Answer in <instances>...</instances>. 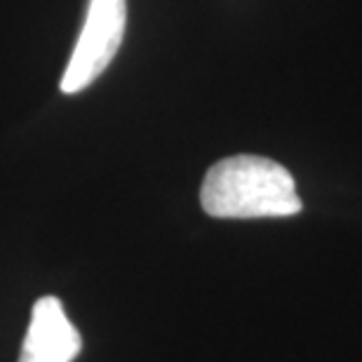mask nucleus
Here are the masks:
<instances>
[{
	"mask_svg": "<svg viewBox=\"0 0 362 362\" xmlns=\"http://www.w3.org/2000/svg\"><path fill=\"white\" fill-rule=\"evenodd\" d=\"M127 26V0H90L83 31L62 78L64 94L90 88L118 54Z\"/></svg>",
	"mask_w": 362,
	"mask_h": 362,
	"instance_id": "f03ea898",
	"label": "nucleus"
},
{
	"mask_svg": "<svg viewBox=\"0 0 362 362\" xmlns=\"http://www.w3.org/2000/svg\"><path fill=\"white\" fill-rule=\"evenodd\" d=\"M200 205L216 219H264L301 212L294 177L262 156H230L207 170Z\"/></svg>",
	"mask_w": 362,
	"mask_h": 362,
	"instance_id": "f257e3e1",
	"label": "nucleus"
},
{
	"mask_svg": "<svg viewBox=\"0 0 362 362\" xmlns=\"http://www.w3.org/2000/svg\"><path fill=\"white\" fill-rule=\"evenodd\" d=\"M81 346V334L64 313L62 301L42 296L33 303L19 362H74Z\"/></svg>",
	"mask_w": 362,
	"mask_h": 362,
	"instance_id": "7ed1b4c3",
	"label": "nucleus"
}]
</instances>
